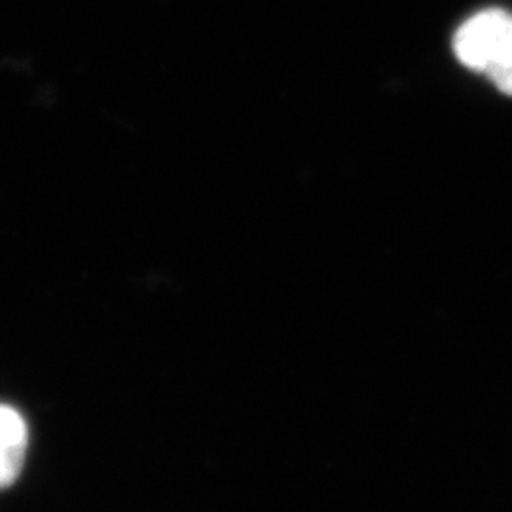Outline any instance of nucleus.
<instances>
[{"label": "nucleus", "mask_w": 512, "mask_h": 512, "mask_svg": "<svg viewBox=\"0 0 512 512\" xmlns=\"http://www.w3.org/2000/svg\"><path fill=\"white\" fill-rule=\"evenodd\" d=\"M459 61L476 73L488 74L499 92L512 95V16L486 10L467 19L454 38Z\"/></svg>", "instance_id": "f257e3e1"}, {"label": "nucleus", "mask_w": 512, "mask_h": 512, "mask_svg": "<svg viewBox=\"0 0 512 512\" xmlns=\"http://www.w3.org/2000/svg\"><path fill=\"white\" fill-rule=\"evenodd\" d=\"M29 433L14 408L0 406V490L18 480L27 456Z\"/></svg>", "instance_id": "f03ea898"}]
</instances>
